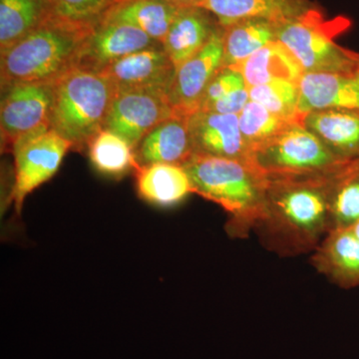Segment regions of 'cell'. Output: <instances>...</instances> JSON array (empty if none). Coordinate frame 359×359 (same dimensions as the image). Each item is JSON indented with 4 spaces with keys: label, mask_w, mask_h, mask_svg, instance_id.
<instances>
[{
    "label": "cell",
    "mask_w": 359,
    "mask_h": 359,
    "mask_svg": "<svg viewBox=\"0 0 359 359\" xmlns=\"http://www.w3.org/2000/svg\"><path fill=\"white\" fill-rule=\"evenodd\" d=\"M183 167L193 193L226 212L231 238H245L256 230L266 212V179L259 170L241 161L197 154Z\"/></svg>",
    "instance_id": "obj_2"
},
{
    "label": "cell",
    "mask_w": 359,
    "mask_h": 359,
    "mask_svg": "<svg viewBox=\"0 0 359 359\" xmlns=\"http://www.w3.org/2000/svg\"><path fill=\"white\" fill-rule=\"evenodd\" d=\"M120 0H45L49 16L93 29Z\"/></svg>",
    "instance_id": "obj_29"
},
{
    "label": "cell",
    "mask_w": 359,
    "mask_h": 359,
    "mask_svg": "<svg viewBox=\"0 0 359 359\" xmlns=\"http://www.w3.org/2000/svg\"><path fill=\"white\" fill-rule=\"evenodd\" d=\"M235 68L242 73L249 88L276 80L299 85L304 74L297 59L278 40L266 44Z\"/></svg>",
    "instance_id": "obj_22"
},
{
    "label": "cell",
    "mask_w": 359,
    "mask_h": 359,
    "mask_svg": "<svg viewBox=\"0 0 359 359\" xmlns=\"http://www.w3.org/2000/svg\"><path fill=\"white\" fill-rule=\"evenodd\" d=\"M248 87L242 73L233 67H222L205 90L199 110H205L222 97Z\"/></svg>",
    "instance_id": "obj_30"
},
{
    "label": "cell",
    "mask_w": 359,
    "mask_h": 359,
    "mask_svg": "<svg viewBox=\"0 0 359 359\" xmlns=\"http://www.w3.org/2000/svg\"><path fill=\"white\" fill-rule=\"evenodd\" d=\"M344 166L330 173L264 176L266 212L255 230L264 248L280 257L313 252L332 231L335 179Z\"/></svg>",
    "instance_id": "obj_1"
},
{
    "label": "cell",
    "mask_w": 359,
    "mask_h": 359,
    "mask_svg": "<svg viewBox=\"0 0 359 359\" xmlns=\"http://www.w3.org/2000/svg\"><path fill=\"white\" fill-rule=\"evenodd\" d=\"M91 30L49 16L37 29L0 54L1 91L16 84L55 82L72 69Z\"/></svg>",
    "instance_id": "obj_3"
},
{
    "label": "cell",
    "mask_w": 359,
    "mask_h": 359,
    "mask_svg": "<svg viewBox=\"0 0 359 359\" xmlns=\"http://www.w3.org/2000/svg\"><path fill=\"white\" fill-rule=\"evenodd\" d=\"M188 127L194 154L241 161L252 166L238 115L198 110L189 116Z\"/></svg>",
    "instance_id": "obj_12"
},
{
    "label": "cell",
    "mask_w": 359,
    "mask_h": 359,
    "mask_svg": "<svg viewBox=\"0 0 359 359\" xmlns=\"http://www.w3.org/2000/svg\"><path fill=\"white\" fill-rule=\"evenodd\" d=\"M252 165L264 176H297L334 172L340 159L299 123H292L273 140L252 151Z\"/></svg>",
    "instance_id": "obj_6"
},
{
    "label": "cell",
    "mask_w": 359,
    "mask_h": 359,
    "mask_svg": "<svg viewBox=\"0 0 359 359\" xmlns=\"http://www.w3.org/2000/svg\"><path fill=\"white\" fill-rule=\"evenodd\" d=\"M48 18L45 0H0V54L37 29Z\"/></svg>",
    "instance_id": "obj_24"
},
{
    "label": "cell",
    "mask_w": 359,
    "mask_h": 359,
    "mask_svg": "<svg viewBox=\"0 0 359 359\" xmlns=\"http://www.w3.org/2000/svg\"><path fill=\"white\" fill-rule=\"evenodd\" d=\"M344 16L327 20L318 6L280 26L278 40L299 61L304 73H339L355 69L359 53L339 46V35L351 27Z\"/></svg>",
    "instance_id": "obj_5"
},
{
    "label": "cell",
    "mask_w": 359,
    "mask_h": 359,
    "mask_svg": "<svg viewBox=\"0 0 359 359\" xmlns=\"http://www.w3.org/2000/svg\"><path fill=\"white\" fill-rule=\"evenodd\" d=\"M193 156L188 117L177 113L149 132L135 151L136 168L156 163L183 166Z\"/></svg>",
    "instance_id": "obj_17"
},
{
    "label": "cell",
    "mask_w": 359,
    "mask_h": 359,
    "mask_svg": "<svg viewBox=\"0 0 359 359\" xmlns=\"http://www.w3.org/2000/svg\"><path fill=\"white\" fill-rule=\"evenodd\" d=\"M280 27L273 21L250 18L224 28L223 67H238L266 44L278 40Z\"/></svg>",
    "instance_id": "obj_23"
},
{
    "label": "cell",
    "mask_w": 359,
    "mask_h": 359,
    "mask_svg": "<svg viewBox=\"0 0 359 359\" xmlns=\"http://www.w3.org/2000/svg\"><path fill=\"white\" fill-rule=\"evenodd\" d=\"M224 28L218 26L209 42L177 69L170 102L174 113L189 117L200 109L212 78L223 67Z\"/></svg>",
    "instance_id": "obj_11"
},
{
    "label": "cell",
    "mask_w": 359,
    "mask_h": 359,
    "mask_svg": "<svg viewBox=\"0 0 359 359\" xmlns=\"http://www.w3.org/2000/svg\"><path fill=\"white\" fill-rule=\"evenodd\" d=\"M1 145L11 150L21 137L50 126L54 82L21 83L1 91Z\"/></svg>",
    "instance_id": "obj_9"
},
{
    "label": "cell",
    "mask_w": 359,
    "mask_h": 359,
    "mask_svg": "<svg viewBox=\"0 0 359 359\" xmlns=\"http://www.w3.org/2000/svg\"><path fill=\"white\" fill-rule=\"evenodd\" d=\"M169 94L150 89L116 91L103 129L119 135L133 148L161 122L173 115Z\"/></svg>",
    "instance_id": "obj_8"
},
{
    "label": "cell",
    "mask_w": 359,
    "mask_h": 359,
    "mask_svg": "<svg viewBox=\"0 0 359 359\" xmlns=\"http://www.w3.org/2000/svg\"><path fill=\"white\" fill-rule=\"evenodd\" d=\"M176 72L174 63L161 45L125 56L101 73L113 82L116 91L150 89L170 96Z\"/></svg>",
    "instance_id": "obj_13"
},
{
    "label": "cell",
    "mask_w": 359,
    "mask_h": 359,
    "mask_svg": "<svg viewBox=\"0 0 359 359\" xmlns=\"http://www.w3.org/2000/svg\"><path fill=\"white\" fill-rule=\"evenodd\" d=\"M116 94L103 73L72 68L54 82L50 129L69 142L78 152L104 128Z\"/></svg>",
    "instance_id": "obj_4"
},
{
    "label": "cell",
    "mask_w": 359,
    "mask_h": 359,
    "mask_svg": "<svg viewBox=\"0 0 359 359\" xmlns=\"http://www.w3.org/2000/svg\"><path fill=\"white\" fill-rule=\"evenodd\" d=\"M302 124L340 159H359V113L341 109L313 110Z\"/></svg>",
    "instance_id": "obj_19"
},
{
    "label": "cell",
    "mask_w": 359,
    "mask_h": 359,
    "mask_svg": "<svg viewBox=\"0 0 359 359\" xmlns=\"http://www.w3.org/2000/svg\"><path fill=\"white\" fill-rule=\"evenodd\" d=\"M180 6H196L199 4L202 0H170Z\"/></svg>",
    "instance_id": "obj_32"
},
{
    "label": "cell",
    "mask_w": 359,
    "mask_h": 359,
    "mask_svg": "<svg viewBox=\"0 0 359 359\" xmlns=\"http://www.w3.org/2000/svg\"><path fill=\"white\" fill-rule=\"evenodd\" d=\"M250 100L266 107L283 119L302 124L299 113V85L285 80L249 88Z\"/></svg>",
    "instance_id": "obj_28"
},
{
    "label": "cell",
    "mask_w": 359,
    "mask_h": 359,
    "mask_svg": "<svg viewBox=\"0 0 359 359\" xmlns=\"http://www.w3.org/2000/svg\"><path fill=\"white\" fill-rule=\"evenodd\" d=\"M238 123L243 139L250 149V156L252 151L273 140L292 124L273 114L263 105L252 100H250L238 114Z\"/></svg>",
    "instance_id": "obj_27"
},
{
    "label": "cell",
    "mask_w": 359,
    "mask_h": 359,
    "mask_svg": "<svg viewBox=\"0 0 359 359\" xmlns=\"http://www.w3.org/2000/svg\"><path fill=\"white\" fill-rule=\"evenodd\" d=\"M72 145L50 129L42 127L18 139L11 148L14 157V185L11 200L21 214L25 198L54 176Z\"/></svg>",
    "instance_id": "obj_7"
},
{
    "label": "cell",
    "mask_w": 359,
    "mask_h": 359,
    "mask_svg": "<svg viewBox=\"0 0 359 359\" xmlns=\"http://www.w3.org/2000/svg\"><path fill=\"white\" fill-rule=\"evenodd\" d=\"M136 188L142 200L161 208L174 207L194 194L185 168L168 163L137 167Z\"/></svg>",
    "instance_id": "obj_20"
},
{
    "label": "cell",
    "mask_w": 359,
    "mask_h": 359,
    "mask_svg": "<svg viewBox=\"0 0 359 359\" xmlns=\"http://www.w3.org/2000/svg\"><path fill=\"white\" fill-rule=\"evenodd\" d=\"M182 7L170 0H120L103 21L135 26L162 44Z\"/></svg>",
    "instance_id": "obj_21"
},
{
    "label": "cell",
    "mask_w": 359,
    "mask_h": 359,
    "mask_svg": "<svg viewBox=\"0 0 359 359\" xmlns=\"http://www.w3.org/2000/svg\"><path fill=\"white\" fill-rule=\"evenodd\" d=\"M351 231H353V233L354 235L356 236V237H358V240H359V221L358 222V223L356 224H354L353 226H351Z\"/></svg>",
    "instance_id": "obj_33"
},
{
    "label": "cell",
    "mask_w": 359,
    "mask_h": 359,
    "mask_svg": "<svg viewBox=\"0 0 359 359\" xmlns=\"http://www.w3.org/2000/svg\"><path fill=\"white\" fill-rule=\"evenodd\" d=\"M161 45L135 26L103 21L87 35L73 68L101 73L125 56Z\"/></svg>",
    "instance_id": "obj_10"
},
{
    "label": "cell",
    "mask_w": 359,
    "mask_h": 359,
    "mask_svg": "<svg viewBox=\"0 0 359 359\" xmlns=\"http://www.w3.org/2000/svg\"><path fill=\"white\" fill-rule=\"evenodd\" d=\"M89 159L99 173L118 179L136 169L135 151L119 135L102 129L90 141Z\"/></svg>",
    "instance_id": "obj_25"
},
{
    "label": "cell",
    "mask_w": 359,
    "mask_h": 359,
    "mask_svg": "<svg viewBox=\"0 0 359 359\" xmlns=\"http://www.w3.org/2000/svg\"><path fill=\"white\" fill-rule=\"evenodd\" d=\"M311 266L341 289L359 287V240L351 228L335 229L311 252Z\"/></svg>",
    "instance_id": "obj_15"
},
{
    "label": "cell",
    "mask_w": 359,
    "mask_h": 359,
    "mask_svg": "<svg viewBox=\"0 0 359 359\" xmlns=\"http://www.w3.org/2000/svg\"><path fill=\"white\" fill-rule=\"evenodd\" d=\"M223 28L240 20L262 18L282 26L316 6L311 0H202Z\"/></svg>",
    "instance_id": "obj_16"
},
{
    "label": "cell",
    "mask_w": 359,
    "mask_h": 359,
    "mask_svg": "<svg viewBox=\"0 0 359 359\" xmlns=\"http://www.w3.org/2000/svg\"><path fill=\"white\" fill-rule=\"evenodd\" d=\"M218 20L200 6H183L170 26L163 47L176 69L209 42Z\"/></svg>",
    "instance_id": "obj_18"
},
{
    "label": "cell",
    "mask_w": 359,
    "mask_h": 359,
    "mask_svg": "<svg viewBox=\"0 0 359 359\" xmlns=\"http://www.w3.org/2000/svg\"><path fill=\"white\" fill-rule=\"evenodd\" d=\"M359 113V66L339 73H304L299 83V116L313 110Z\"/></svg>",
    "instance_id": "obj_14"
},
{
    "label": "cell",
    "mask_w": 359,
    "mask_h": 359,
    "mask_svg": "<svg viewBox=\"0 0 359 359\" xmlns=\"http://www.w3.org/2000/svg\"><path fill=\"white\" fill-rule=\"evenodd\" d=\"M359 221V159L348 161L335 179L332 230L351 228Z\"/></svg>",
    "instance_id": "obj_26"
},
{
    "label": "cell",
    "mask_w": 359,
    "mask_h": 359,
    "mask_svg": "<svg viewBox=\"0 0 359 359\" xmlns=\"http://www.w3.org/2000/svg\"><path fill=\"white\" fill-rule=\"evenodd\" d=\"M250 100L249 87H244L222 97L218 101L212 103L209 108L203 111L219 113V114L238 115Z\"/></svg>",
    "instance_id": "obj_31"
}]
</instances>
